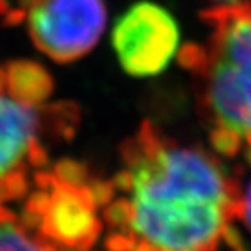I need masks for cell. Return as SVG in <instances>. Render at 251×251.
I'll use <instances>...</instances> for the list:
<instances>
[{"mask_svg": "<svg viewBox=\"0 0 251 251\" xmlns=\"http://www.w3.org/2000/svg\"><path fill=\"white\" fill-rule=\"evenodd\" d=\"M121 155L132 173L130 232L160 251H217L224 228L242 219L240 184L205 150L144 121Z\"/></svg>", "mask_w": 251, "mask_h": 251, "instance_id": "6da1fadb", "label": "cell"}, {"mask_svg": "<svg viewBox=\"0 0 251 251\" xmlns=\"http://www.w3.org/2000/svg\"><path fill=\"white\" fill-rule=\"evenodd\" d=\"M207 44L184 49L179 59L202 77L210 121L251 144V5L224 3L207 13Z\"/></svg>", "mask_w": 251, "mask_h": 251, "instance_id": "7a4b0ae2", "label": "cell"}, {"mask_svg": "<svg viewBox=\"0 0 251 251\" xmlns=\"http://www.w3.org/2000/svg\"><path fill=\"white\" fill-rule=\"evenodd\" d=\"M25 13L33 44L57 64L92 51L108 20L104 0H26Z\"/></svg>", "mask_w": 251, "mask_h": 251, "instance_id": "3957f363", "label": "cell"}, {"mask_svg": "<svg viewBox=\"0 0 251 251\" xmlns=\"http://www.w3.org/2000/svg\"><path fill=\"white\" fill-rule=\"evenodd\" d=\"M179 26L167 8L137 2L116 20L111 44L126 74L155 77L172 62L179 48Z\"/></svg>", "mask_w": 251, "mask_h": 251, "instance_id": "277c9868", "label": "cell"}, {"mask_svg": "<svg viewBox=\"0 0 251 251\" xmlns=\"http://www.w3.org/2000/svg\"><path fill=\"white\" fill-rule=\"evenodd\" d=\"M38 188L49 191V202L38 233L57 250L90 251L103 230L87 184L82 188L59 183L52 172L34 175Z\"/></svg>", "mask_w": 251, "mask_h": 251, "instance_id": "5b68a950", "label": "cell"}, {"mask_svg": "<svg viewBox=\"0 0 251 251\" xmlns=\"http://www.w3.org/2000/svg\"><path fill=\"white\" fill-rule=\"evenodd\" d=\"M48 104L20 101L5 85L3 65H0V176L25 168L38 134L46 129Z\"/></svg>", "mask_w": 251, "mask_h": 251, "instance_id": "8992f818", "label": "cell"}, {"mask_svg": "<svg viewBox=\"0 0 251 251\" xmlns=\"http://www.w3.org/2000/svg\"><path fill=\"white\" fill-rule=\"evenodd\" d=\"M5 85L20 101L39 106L51 97L54 82L43 65L33 61H13L3 65Z\"/></svg>", "mask_w": 251, "mask_h": 251, "instance_id": "52a82bcc", "label": "cell"}, {"mask_svg": "<svg viewBox=\"0 0 251 251\" xmlns=\"http://www.w3.org/2000/svg\"><path fill=\"white\" fill-rule=\"evenodd\" d=\"M28 232L12 210L0 204V251H59L41 235Z\"/></svg>", "mask_w": 251, "mask_h": 251, "instance_id": "ba28073f", "label": "cell"}, {"mask_svg": "<svg viewBox=\"0 0 251 251\" xmlns=\"http://www.w3.org/2000/svg\"><path fill=\"white\" fill-rule=\"evenodd\" d=\"M54 178L59 183L69 184V186L82 188L90 181V170L85 163L74 158H62L54 165L52 168Z\"/></svg>", "mask_w": 251, "mask_h": 251, "instance_id": "9c48e42d", "label": "cell"}, {"mask_svg": "<svg viewBox=\"0 0 251 251\" xmlns=\"http://www.w3.org/2000/svg\"><path fill=\"white\" fill-rule=\"evenodd\" d=\"M210 145L219 155L224 157H235L242 150L243 137L237 130L225 127V126H215L209 134Z\"/></svg>", "mask_w": 251, "mask_h": 251, "instance_id": "30bf717a", "label": "cell"}, {"mask_svg": "<svg viewBox=\"0 0 251 251\" xmlns=\"http://www.w3.org/2000/svg\"><path fill=\"white\" fill-rule=\"evenodd\" d=\"M103 219L109 227L119 232H130V220H132V205L130 199L111 201L103 207ZM132 233V232H130Z\"/></svg>", "mask_w": 251, "mask_h": 251, "instance_id": "8fae6325", "label": "cell"}, {"mask_svg": "<svg viewBox=\"0 0 251 251\" xmlns=\"http://www.w3.org/2000/svg\"><path fill=\"white\" fill-rule=\"evenodd\" d=\"M28 193L26 168L13 170L3 176H0V204L5 201L20 199Z\"/></svg>", "mask_w": 251, "mask_h": 251, "instance_id": "7c38bea8", "label": "cell"}, {"mask_svg": "<svg viewBox=\"0 0 251 251\" xmlns=\"http://www.w3.org/2000/svg\"><path fill=\"white\" fill-rule=\"evenodd\" d=\"M88 193L92 196L95 205L98 207H104L106 204H109L114 198L116 188H114L113 181H106V179H97V178H90V181L87 183Z\"/></svg>", "mask_w": 251, "mask_h": 251, "instance_id": "4fadbf2b", "label": "cell"}, {"mask_svg": "<svg viewBox=\"0 0 251 251\" xmlns=\"http://www.w3.org/2000/svg\"><path fill=\"white\" fill-rule=\"evenodd\" d=\"M137 237L130 232H113L104 240L106 251H134L137 245Z\"/></svg>", "mask_w": 251, "mask_h": 251, "instance_id": "5bb4252c", "label": "cell"}, {"mask_svg": "<svg viewBox=\"0 0 251 251\" xmlns=\"http://www.w3.org/2000/svg\"><path fill=\"white\" fill-rule=\"evenodd\" d=\"M222 240L224 243L227 245V247L233 248L235 251L243 248V240H242V235H240L237 230H235L232 225H227V227L224 228V233H222Z\"/></svg>", "mask_w": 251, "mask_h": 251, "instance_id": "9a60e30c", "label": "cell"}, {"mask_svg": "<svg viewBox=\"0 0 251 251\" xmlns=\"http://www.w3.org/2000/svg\"><path fill=\"white\" fill-rule=\"evenodd\" d=\"M111 181L118 191L130 193V189H132V173H130L127 168H124L121 172H118V175L111 179Z\"/></svg>", "mask_w": 251, "mask_h": 251, "instance_id": "2e32d148", "label": "cell"}, {"mask_svg": "<svg viewBox=\"0 0 251 251\" xmlns=\"http://www.w3.org/2000/svg\"><path fill=\"white\" fill-rule=\"evenodd\" d=\"M242 219L247 222L248 228L251 230V184L248 186L247 194L243 198V214H242Z\"/></svg>", "mask_w": 251, "mask_h": 251, "instance_id": "e0dca14e", "label": "cell"}, {"mask_svg": "<svg viewBox=\"0 0 251 251\" xmlns=\"http://www.w3.org/2000/svg\"><path fill=\"white\" fill-rule=\"evenodd\" d=\"M134 251H160L157 247H153L152 243L145 242V240H137V245H135Z\"/></svg>", "mask_w": 251, "mask_h": 251, "instance_id": "ac0fdd59", "label": "cell"}, {"mask_svg": "<svg viewBox=\"0 0 251 251\" xmlns=\"http://www.w3.org/2000/svg\"><path fill=\"white\" fill-rule=\"evenodd\" d=\"M245 158H247V162L251 165V144H248L247 149H245Z\"/></svg>", "mask_w": 251, "mask_h": 251, "instance_id": "d6986e66", "label": "cell"}, {"mask_svg": "<svg viewBox=\"0 0 251 251\" xmlns=\"http://www.w3.org/2000/svg\"><path fill=\"white\" fill-rule=\"evenodd\" d=\"M214 2H220V3H237V2H242V0H214Z\"/></svg>", "mask_w": 251, "mask_h": 251, "instance_id": "ffe728a7", "label": "cell"}]
</instances>
